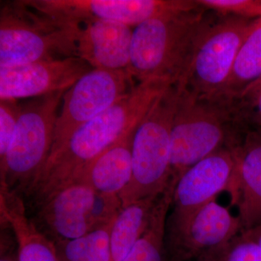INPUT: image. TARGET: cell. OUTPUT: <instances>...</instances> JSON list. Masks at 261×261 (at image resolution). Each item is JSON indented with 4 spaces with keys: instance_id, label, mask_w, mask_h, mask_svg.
I'll list each match as a JSON object with an SVG mask.
<instances>
[{
    "instance_id": "13",
    "label": "cell",
    "mask_w": 261,
    "mask_h": 261,
    "mask_svg": "<svg viewBox=\"0 0 261 261\" xmlns=\"http://www.w3.org/2000/svg\"><path fill=\"white\" fill-rule=\"evenodd\" d=\"M93 68L79 57L0 68V99L41 97L67 91Z\"/></svg>"
},
{
    "instance_id": "3",
    "label": "cell",
    "mask_w": 261,
    "mask_h": 261,
    "mask_svg": "<svg viewBox=\"0 0 261 261\" xmlns=\"http://www.w3.org/2000/svg\"><path fill=\"white\" fill-rule=\"evenodd\" d=\"M207 11L200 5L149 19L135 27L127 72L139 82L150 79L181 82Z\"/></svg>"
},
{
    "instance_id": "22",
    "label": "cell",
    "mask_w": 261,
    "mask_h": 261,
    "mask_svg": "<svg viewBox=\"0 0 261 261\" xmlns=\"http://www.w3.org/2000/svg\"><path fill=\"white\" fill-rule=\"evenodd\" d=\"M197 261H261V247L240 232L231 240L201 255Z\"/></svg>"
},
{
    "instance_id": "6",
    "label": "cell",
    "mask_w": 261,
    "mask_h": 261,
    "mask_svg": "<svg viewBox=\"0 0 261 261\" xmlns=\"http://www.w3.org/2000/svg\"><path fill=\"white\" fill-rule=\"evenodd\" d=\"M67 91L53 92L21 106L4 167L1 189L27 195L45 166L54 138L60 106Z\"/></svg>"
},
{
    "instance_id": "11",
    "label": "cell",
    "mask_w": 261,
    "mask_h": 261,
    "mask_svg": "<svg viewBox=\"0 0 261 261\" xmlns=\"http://www.w3.org/2000/svg\"><path fill=\"white\" fill-rule=\"evenodd\" d=\"M211 201L181 222L166 226V261L198 258L234 238L241 231L240 219L227 207Z\"/></svg>"
},
{
    "instance_id": "9",
    "label": "cell",
    "mask_w": 261,
    "mask_h": 261,
    "mask_svg": "<svg viewBox=\"0 0 261 261\" xmlns=\"http://www.w3.org/2000/svg\"><path fill=\"white\" fill-rule=\"evenodd\" d=\"M133 80L126 70L92 69L68 89L57 118L50 154L75 130L126 96L135 87Z\"/></svg>"
},
{
    "instance_id": "26",
    "label": "cell",
    "mask_w": 261,
    "mask_h": 261,
    "mask_svg": "<svg viewBox=\"0 0 261 261\" xmlns=\"http://www.w3.org/2000/svg\"><path fill=\"white\" fill-rule=\"evenodd\" d=\"M240 232L245 233L246 236L252 239L261 247V225L246 230V231H240Z\"/></svg>"
},
{
    "instance_id": "17",
    "label": "cell",
    "mask_w": 261,
    "mask_h": 261,
    "mask_svg": "<svg viewBox=\"0 0 261 261\" xmlns=\"http://www.w3.org/2000/svg\"><path fill=\"white\" fill-rule=\"evenodd\" d=\"M0 214L2 221L8 223L15 233L18 261H59L55 242L27 217L21 196L0 190Z\"/></svg>"
},
{
    "instance_id": "5",
    "label": "cell",
    "mask_w": 261,
    "mask_h": 261,
    "mask_svg": "<svg viewBox=\"0 0 261 261\" xmlns=\"http://www.w3.org/2000/svg\"><path fill=\"white\" fill-rule=\"evenodd\" d=\"M78 24L43 15L22 0L0 8V68L77 56Z\"/></svg>"
},
{
    "instance_id": "8",
    "label": "cell",
    "mask_w": 261,
    "mask_h": 261,
    "mask_svg": "<svg viewBox=\"0 0 261 261\" xmlns=\"http://www.w3.org/2000/svg\"><path fill=\"white\" fill-rule=\"evenodd\" d=\"M37 206L54 242L82 238L111 223L122 209L118 196L100 195L79 182L58 189Z\"/></svg>"
},
{
    "instance_id": "16",
    "label": "cell",
    "mask_w": 261,
    "mask_h": 261,
    "mask_svg": "<svg viewBox=\"0 0 261 261\" xmlns=\"http://www.w3.org/2000/svg\"><path fill=\"white\" fill-rule=\"evenodd\" d=\"M135 130L123 135L86 165L68 184L79 182L100 195L119 197L132 176V143Z\"/></svg>"
},
{
    "instance_id": "24",
    "label": "cell",
    "mask_w": 261,
    "mask_h": 261,
    "mask_svg": "<svg viewBox=\"0 0 261 261\" xmlns=\"http://www.w3.org/2000/svg\"><path fill=\"white\" fill-rule=\"evenodd\" d=\"M205 9L221 15H234L241 18H261V0H196Z\"/></svg>"
},
{
    "instance_id": "14",
    "label": "cell",
    "mask_w": 261,
    "mask_h": 261,
    "mask_svg": "<svg viewBox=\"0 0 261 261\" xmlns=\"http://www.w3.org/2000/svg\"><path fill=\"white\" fill-rule=\"evenodd\" d=\"M232 149L236 180L230 195L243 231L261 225V126L246 127Z\"/></svg>"
},
{
    "instance_id": "15",
    "label": "cell",
    "mask_w": 261,
    "mask_h": 261,
    "mask_svg": "<svg viewBox=\"0 0 261 261\" xmlns=\"http://www.w3.org/2000/svg\"><path fill=\"white\" fill-rule=\"evenodd\" d=\"M78 24L77 56L93 69L126 70L129 64L133 27L105 20Z\"/></svg>"
},
{
    "instance_id": "10",
    "label": "cell",
    "mask_w": 261,
    "mask_h": 261,
    "mask_svg": "<svg viewBox=\"0 0 261 261\" xmlns=\"http://www.w3.org/2000/svg\"><path fill=\"white\" fill-rule=\"evenodd\" d=\"M33 10L63 23L105 20L135 28L161 15L198 8L196 0H22Z\"/></svg>"
},
{
    "instance_id": "19",
    "label": "cell",
    "mask_w": 261,
    "mask_h": 261,
    "mask_svg": "<svg viewBox=\"0 0 261 261\" xmlns=\"http://www.w3.org/2000/svg\"><path fill=\"white\" fill-rule=\"evenodd\" d=\"M261 79V18L252 21L220 95L238 97Z\"/></svg>"
},
{
    "instance_id": "23",
    "label": "cell",
    "mask_w": 261,
    "mask_h": 261,
    "mask_svg": "<svg viewBox=\"0 0 261 261\" xmlns=\"http://www.w3.org/2000/svg\"><path fill=\"white\" fill-rule=\"evenodd\" d=\"M230 99L242 125L261 126V79L238 97Z\"/></svg>"
},
{
    "instance_id": "21",
    "label": "cell",
    "mask_w": 261,
    "mask_h": 261,
    "mask_svg": "<svg viewBox=\"0 0 261 261\" xmlns=\"http://www.w3.org/2000/svg\"><path fill=\"white\" fill-rule=\"evenodd\" d=\"M115 219L82 238L55 242L59 261H112L110 236Z\"/></svg>"
},
{
    "instance_id": "18",
    "label": "cell",
    "mask_w": 261,
    "mask_h": 261,
    "mask_svg": "<svg viewBox=\"0 0 261 261\" xmlns=\"http://www.w3.org/2000/svg\"><path fill=\"white\" fill-rule=\"evenodd\" d=\"M160 197H149L122 207L113 222L110 236L112 261L124 260L143 236Z\"/></svg>"
},
{
    "instance_id": "4",
    "label": "cell",
    "mask_w": 261,
    "mask_h": 261,
    "mask_svg": "<svg viewBox=\"0 0 261 261\" xmlns=\"http://www.w3.org/2000/svg\"><path fill=\"white\" fill-rule=\"evenodd\" d=\"M180 89L171 84L136 127L132 143V176L120 194L122 207L162 195L171 182V128Z\"/></svg>"
},
{
    "instance_id": "7",
    "label": "cell",
    "mask_w": 261,
    "mask_h": 261,
    "mask_svg": "<svg viewBox=\"0 0 261 261\" xmlns=\"http://www.w3.org/2000/svg\"><path fill=\"white\" fill-rule=\"evenodd\" d=\"M206 13L196 39L190 66L178 85L199 97L220 95L235 58L254 20Z\"/></svg>"
},
{
    "instance_id": "1",
    "label": "cell",
    "mask_w": 261,
    "mask_h": 261,
    "mask_svg": "<svg viewBox=\"0 0 261 261\" xmlns=\"http://www.w3.org/2000/svg\"><path fill=\"white\" fill-rule=\"evenodd\" d=\"M173 84L165 79L139 82L111 108L75 130L64 145L50 154L27 192L36 205L68 185L92 160L123 135L135 130L158 99Z\"/></svg>"
},
{
    "instance_id": "20",
    "label": "cell",
    "mask_w": 261,
    "mask_h": 261,
    "mask_svg": "<svg viewBox=\"0 0 261 261\" xmlns=\"http://www.w3.org/2000/svg\"><path fill=\"white\" fill-rule=\"evenodd\" d=\"M172 195L173 189L168 187L159 197L147 231L123 261H166L165 238Z\"/></svg>"
},
{
    "instance_id": "2",
    "label": "cell",
    "mask_w": 261,
    "mask_h": 261,
    "mask_svg": "<svg viewBox=\"0 0 261 261\" xmlns=\"http://www.w3.org/2000/svg\"><path fill=\"white\" fill-rule=\"evenodd\" d=\"M180 89L171 128L170 185L173 187L187 168L221 149L233 148L244 128L230 98L199 97Z\"/></svg>"
},
{
    "instance_id": "12",
    "label": "cell",
    "mask_w": 261,
    "mask_h": 261,
    "mask_svg": "<svg viewBox=\"0 0 261 261\" xmlns=\"http://www.w3.org/2000/svg\"><path fill=\"white\" fill-rule=\"evenodd\" d=\"M236 180V159L232 148H225L207 156L178 177L173 187V211L166 226L181 222L194 211L222 192L231 195Z\"/></svg>"
},
{
    "instance_id": "25",
    "label": "cell",
    "mask_w": 261,
    "mask_h": 261,
    "mask_svg": "<svg viewBox=\"0 0 261 261\" xmlns=\"http://www.w3.org/2000/svg\"><path fill=\"white\" fill-rule=\"evenodd\" d=\"M21 106L15 99L0 102V170L4 167L7 154L14 136Z\"/></svg>"
}]
</instances>
